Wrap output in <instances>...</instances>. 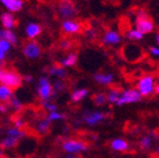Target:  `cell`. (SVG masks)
<instances>
[{
  "label": "cell",
  "mask_w": 159,
  "mask_h": 158,
  "mask_svg": "<svg viewBox=\"0 0 159 158\" xmlns=\"http://www.w3.org/2000/svg\"><path fill=\"white\" fill-rule=\"evenodd\" d=\"M135 26H136V30L139 31L142 35H147L154 31L155 29V23L152 19L149 17L144 10H139L136 15V19H135Z\"/></svg>",
  "instance_id": "1"
},
{
  "label": "cell",
  "mask_w": 159,
  "mask_h": 158,
  "mask_svg": "<svg viewBox=\"0 0 159 158\" xmlns=\"http://www.w3.org/2000/svg\"><path fill=\"white\" fill-rule=\"evenodd\" d=\"M0 83H2V85L9 87L10 90H16L21 86L22 79L16 72L8 71V70H0Z\"/></svg>",
  "instance_id": "2"
},
{
  "label": "cell",
  "mask_w": 159,
  "mask_h": 158,
  "mask_svg": "<svg viewBox=\"0 0 159 158\" xmlns=\"http://www.w3.org/2000/svg\"><path fill=\"white\" fill-rule=\"evenodd\" d=\"M87 144L82 141H76V139H67L62 144V148L65 153L70 154V155H74V154H79L85 151L87 149Z\"/></svg>",
  "instance_id": "3"
},
{
  "label": "cell",
  "mask_w": 159,
  "mask_h": 158,
  "mask_svg": "<svg viewBox=\"0 0 159 158\" xmlns=\"http://www.w3.org/2000/svg\"><path fill=\"white\" fill-rule=\"evenodd\" d=\"M142 94L139 93L138 90H127V91L123 92V94L119 96L118 101L116 102L118 106H122L124 104H129V103H136L142 100Z\"/></svg>",
  "instance_id": "4"
},
{
  "label": "cell",
  "mask_w": 159,
  "mask_h": 158,
  "mask_svg": "<svg viewBox=\"0 0 159 158\" xmlns=\"http://www.w3.org/2000/svg\"><path fill=\"white\" fill-rule=\"evenodd\" d=\"M138 91L142 94V96H148L155 91L154 86V77L150 75L142 77L138 82Z\"/></svg>",
  "instance_id": "5"
},
{
  "label": "cell",
  "mask_w": 159,
  "mask_h": 158,
  "mask_svg": "<svg viewBox=\"0 0 159 158\" xmlns=\"http://www.w3.org/2000/svg\"><path fill=\"white\" fill-rule=\"evenodd\" d=\"M59 11L63 18H73L77 13L72 0H61L59 3Z\"/></svg>",
  "instance_id": "6"
},
{
  "label": "cell",
  "mask_w": 159,
  "mask_h": 158,
  "mask_svg": "<svg viewBox=\"0 0 159 158\" xmlns=\"http://www.w3.org/2000/svg\"><path fill=\"white\" fill-rule=\"evenodd\" d=\"M23 53L27 58H30V59H35L40 55L41 53V50H40V47L38 44V42L35 41H30L28 42L27 44L23 48Z\"/></svg>",
  "instance_id": "7"
},
{
  "label": "cell",
  "mask_w": 159,
  "mask_h": 158,
  "mask_svg": "<svg viewBox=\"0 0 159 158\" xmlns=\"http://www.w3.org/2000/svg\"><path fill=\"white\" fill-rule=\"evenodd\" d=\"M39 94L43 100H48L51 96V94H52V86L50 85L49 81L45 77H42V79L40 80Z\"/></svg>",
  "instance_id": "8"
},
{
  "label": "cell",
  "mask_w": 159,
  "mask_h": 158,
  "mask_svg": "<svg viewBox=\"0 0 159 158\" xmlns=\"http://www.w3.org/2000/svg\"><path fill=\"white\" fill-rule=\"evenodd\" d=\"M105 116L104 114L101 112H94V113H85L83 116V121L85 123L89 124V125H95V124L99 123V122L104 121Z\"/></svg>",
  "instance_id": "9"
},
{
  "label": "cell",
  "mask_w": 159,
  "mask_h": 158,
  "mask_svg": "<svg viewBox=\"0 0 159 158\" xmlns=\"http://www.w3.org/2000/svg\"><path fill=\"white\" fill-rule=\"evenodd\" d=\"M111 147L114 149L115 151H128L129 145L125 139L123 138H115L111 143Z\"/></svg>",
  "instance_id": "10"
},
{
  "label": "cell",
  "mask_w": 159,
  "mask_h": 158,
  "mask_svg": "<svg viewBox=\"0 0 159 158\" xmlns=\"http://www.w3.org/2000/svg\"><path fill=\"white\" fill-rule=\"evenodd\" d=\"M120 40H122V38L117 32H115V31H107L105 33L103 41L106 44H117V43L120 42Z\"/></svg>",
  "instance_id": "11"
},
{
  "label": "cell",
  "mask_w": 159,
  "mask_h": 158,
  "mask_svg": "<svg viewBox=\"0 0 159 158\" xmlns=\"http://www.w3.org/2000/svg\"><path fill=\"white\" fill-rule=\"evenodd\" d=\"M62 29L64 30L66 33H76L81 29V26L80 23L75 22V21H71V20H67L64 21L62 25Z\"/></svg>",
  "instance_id": "12"
},
{
  "label": "cell",
  "mask_w": 159,
  "mask_h": 158,
  "mask_svg": "<svg viewBox=\"0 0 159 158\" xmlns=\"http://www.w3.org/2000/svg\"><path fill=\"white\" fill-rule=\"evenodd\" d=\"M1 2L11 11H19L22 8L21 0H1Z\"/></svg>",
  "instance_id": "13"
},
{
  "label": "cell",
  "mask_w": 159,
  "mask_h": 158,
  "mask_svg": "<svg viewBox=\"0 0 159 158\" xmlns=\"http://www.w3.org/2000/svg\"><path fill=\"white\" fill-rule=\"evenodd\" d=\"M0 40L7 41L8 43H11V44H17L16 35L11 31H8V30H0Z\"/></svg>",
  "instance_id": "14"
},
{
  "label": "cell",
  "mask_w": 159,
  "mask_h": 158,
  "mask_svg": "<svg viewBox=\"0 0 159 158\" xmlns=\"http://www.w3.org/2000/svg\"><path fill=\"white\" fill-rule=\"evenodd\" d=\"M94 80L99 84H104V85H107V84L112 83L113 81V75L109 74V73H97V74L94 75Z\"/></svg>",
  "instance_id": "15"
},
{
  "label": "cell",
  "mask_w": 159,
  "mask_h": 158,
  "mask_svg": "<svg viewBox=\"0 0 159 158\" xmlns=\"http://www.w3.org/2000/svg\"><path fill=\"white\" fill-rule=\"evenodd\" d=\"M1 21H2V25L5 26L6 28H12V27H16L17 25V21L16 19L13 18V16L11 13H2L1 16Z\"/></svg>",
  "instance_id": "16"
},
{
  "label": "cell",
  "mask_w": 159,
  "mask_h": 158,
  "mask_svg": "<svg viewBox=\"0 0 159 158\" xmlns=\"http://www.w3.org/2000/svg\"><path fill=\"white\" fill-rule=\"evenodd\" d=\"M18 144V139L16 138H12V137H6L5 139L0 142V148L2 149H10V148H13L16 147Z\"/></svg>",
  "instance_id": "17"
},
{
  "label": "cell",
  "mask_w": 159,
  "mask_h": 158,
  "mask_svg": "<svg viewBox=\"0 0 159 158\" xmlns=\"http://www.w3.org/2000/svg\"><path fill=\"white\" fill-rule=\"evenodd\" d=\"M12 97V91L5 85H0V101L8 102Z\"/></svg>",
  "instance_id": "18"
},
{
  "label": "cell",
  "mask_w": 159,
  "mask_h": 158,
  "mask_svg": "<svg viewBox=\"0 0 159 158\" xmlns=\"http://www.w3.org/2000/svg\"><path fill=\"white\" fill-rule=\"evenodd\" d=\"M41 32V28L39 25H35V23H31V25L28 26L27 28V35L30 38H34L38 35H40Z\"/></svg>",
  "instance_id": "19"
},
{
  "label": "cell",
  "mask_w": 159,
  "mask_h": 158,
  "mask_svg": "<svg viewBox=\"0 0 159 158\" xmlns=\"http://www.w3.org/2000/svg\"><path fill=\"white\" fill-rule=\"evenodd\" d=\"M50 129V121L49 119H42V121L38 122L37 124V131L40 134H47Z\"/></svg>",
  "instance_id": "20"
},
{
  "label": "cell",
  "mask_w": 159,
  "mask_h": 158,
  "mask_svg": "<svg viewBox=\"0 0 159 158\" xmlns=\"http://www.w3.org/2000/svg\"><path fill=\"white\" fill-rule=\"evenodd\" d=\"M89 91L86 89H82V90H77V91L73 92L72 96H71V100L72 102H80L81 100H83L85 96L87 95Z\"/></svg>",
  "instance_id": "21"
},
{
  "label": "cell",
  "mask_w": 159,
  "mask_h": 158,
  "mask_svg": "<svg viewBox=\"0 0 159 158\" xmlns=\"http://www.w3.org/2000/svg\"><path fill=\"white\" fill-rule=\"evenodd\" d=\"M7 135L9 137H12V138H16L19 141L20 138H22L23 136H25V133L23 131H21L20 128H9L7 132Z\"/></svg>",
  "instance_id": "22"
},
{
  "label": "cell",
  "mask_w": 159,
  "mask_h": 158,
  "mask_svg": "<svg viewBox=\"0 0 159 158\" xmlns=\"http://www.w3.org/2000/svg\"><path fill=\"white\" fill-rule=\"evenodd\" d=\"M76 61H77V55L75 53H71V54H69L63 60L62 64L65 65V67H73L76 63Z\"/></svg>",
  "instance_id": "23"
},
{
  "label": "cell",
  "mask_w": 159,
  "mask_h": 158,
  "mask_svg": "<svg viewBox=\"0 0 159 158\" xmlns=\"http://www.w3.org/2000/svg\"><path fill=\"white\" fill-rule=\"evenodd\" d=\"M93 102L96 105H104L107 102V95L104 93H97L93 96Z\"/></svg>",
  "instance_id": "24"
},
{
  "label": "cell",
  "mask_w": 159,
  "mask_h": 158,
  "mask_svg": "<svg viewBox=\"0 0 159 158\" xmlns=\"http://www.w3.org/2000/svg\"><path fill=\"white\" fill-rule=\"evenodd\" d=\"M50 74L52 75H57V77H60L61 79H63V77H65V71L63 67H59V65H54V67H52L51 69L49 70Z\"/></svg>",
  "instance_id": "25"
},
{
  "label": "cell",
  "mask_w": 159,
  "mask_h": 158,
  "mask_svg": "<svg viewBox=\"0 0 159 158\" xmlns=\"http://www.w3.org/2000/svg\"><path fill=\"white\" fill-rule=\"evenodd\" d=\"M119 96H120V94H119V92L117 91V90H112V91H109V93L107 94V102H109V103H116L117 101H118Z\"/></svg>",
  "instance_id": "26"
},
{
  "label": "cell",
  "mask_w": 159,
  "mask_h": 158,
  "mask_svg": "<svg viewBox=\"0 0 159 158\" xmlns=\"http://www.w3.org/2000/svg\"><path fill=\"white\" fill-rule=\"evenodd\" d=\"M139 145H140V148H142L143 151H147V149H149L152 147V138H150L149 136H144V137L140 139Z\"/></svg>",
  "instance_id": "27"
},
{
  "label": "cell",
  "mask_w": 159,
  "mask_h": 158,
  "mask_svg": "<svg viewBox=\"0 0 159 158\" xmlns=\"http://www.w3.org/2000/svg\"><path fill=\"white\" fill-rule=\"evenodd\" d=\"M126 37L128 38V39L130 40H142L143 37H144V35H142V33L139 32V31H137V30H129L128 32L126 33Z\"/></svg>",
  "instance_id": "28"
},
{
  "label": "cell",
  "mask_w": 159,
  "mask_h": 158,
  "mask_svg": "<svg viewBox=\"0 0 159 158\" xmlns=\"http://www.w3.org/2000/svg\"><path fill=\"white\" fill-rule=\"evenodd\" d=\"M9 50V43L7 41L0 40V61L5 59V53Z\"/></svg>",
  "instance_id": "29"
},
{
  "label": "cell",
  "mask_w": 159,
  "mask_h": 158,
  "mask_svg": "<svg viewBox=\"0 0 159 158\" xmlns=\"http://www.w3.org/2000/svg\"><path fill=\"white\" fill-rule=\"evenodd\" d=\"M62 118H64V115L57 113V112H50L49 117H48V119H49L50 122L51 121H57V119H62Z\"/></svg>",
  "instance_id": "30"
},
{
  "label": "cell",
  "mask_w": 159,
  "mask_h": 158,
  "mask_svg": "<svg viewBox=\"0 0 159 158\" xmlns=\"http://www.w3.org/2000/svg\"><path fill=\"white\" fill-rule=\"evenodd\" d=\"M60 45H61V48H62V49L67 50V49H70V48H71V42H69V41H62Z\"/></svg>",
  "instance_id": "31"
},
{
  "label": "cell",
  "mask_w": 159,
  "mask_h": 158,
  "mask_svg": "<svg viewBox=\"0 0 159 158\" xmlns=\"http://www.w3.org/2000/svg\"><path fill=\"white\" fill-rule=\"evenodd\" d=\"M149 50H150V52H152V54H154V55H159V49H158V48L152 47Z\"/></svg>",
  "instance_id": "32"
},
{
  "label": "cell",
  "mask_w": 159,
  "mask_h": 158,
  "mask_svg": "<svg viewBox=\"0 0 159 158\" xmlns=\"http://www.w3.org/2000/svg\"><path fill=\"white\" fill-rule=\"evenodd\" d=\"M55 89L57 90H63V87H64V84L62 83L61 81H57V83H55Z\"/></svg>",
  "instance_id": "33"
},
{
  "label": "cell",
  "mask_w": 159,
  "mask_h": 158,
  "mask_svg": "<svg viewBox=\"0 0 159 158\" xmlns=\"http://www.w3.org/2000/svg\"><path fill=\"white\" fill-rule=\"evenodd\" d=\"M7 111V107L3 104H0V112H6Z\"/></svg>",
  "instance_id": "34"
},
{
  "label": "cell",
  "mask_w": 159,
  "mask_h": 158,
  "mask_svg": "<svg viewBox=\"0 0 159 158\" xmlns=\"http://www.w3.org/2000/svg\"><path fill=\"white\" fill-rule=\"evenodd\" d=\"M156 42L159 44V32L157 33V35H156Z\"/></svg>",
  "instance_id": "35"
},
{
  "label": "cell",
  "mask_w": 159,
  "mask_h": 158,
  "mask_svg": "<svg viewBox=\"0 0 159 158\" xmlns=\"http://www.w3.org/2000/svg\"><path fill=\"white\" fill-rule=\"evenodd\" d=\"M156 92L159 94V84H158V85H157V86H156Z\"/></svg>",
  "instance_id": "36"
},
{
  "label": "cell",
  "mask_w": 159,
  "mask_h": 158,
  "mask_svg": "<svg viewBox=\"0 0 159 158\" xmlns=\"http://www.w3.org/2000/svg\"><path fill=\"white\" fill-rule=\"evenodd\" d=\"M66 158H74V157H73V156L72 155H70V154H69V156H67V157Z\"/></svg>",
  "instance_id": "37"
},
{
  "label": "cell",
  "mask_w": 159,
  "mask_h": 158,
  "mask_svg": "<svg viewBox=\"0 0 159 158\" xmlns=\"http://www.w3.org/2000/svg\"><path fill=\"white\" fill-rule=\"evenodd\" d=\"M2 156V151H1V148H0V157Z\"/></svg>",
  "instance_id": "38"
},
{
  "label": "cell",
  "mask_w": 159,
  "mask_h": 158,
  "mask_svg": "<svg viewBox=\"0 0 159 158\" xmlns=\"http://www.w3.org/2000/svg\"><path fill=\"white\" fill-rule=\"evenodd\" d=\"M79 158H82V157H79Z\"/></svg>",
  "instance_id": "39"
},
{
  "label": "cell",
  "mask_w": 159,
  "mask_h": 158,
  "mask_svg": "<svg viewBox=\"0 0 159 158\" xmlns=\"http://www.w3.org/2000/svg\"><path fill=\"white\" fill-rule=\"evenodd\" d=\"M0 65H1V63H0Z\"/></svg>",
  "instance_id": "40"
},
{
  "label": "cell",
  "mask_w": 159,
  "mask_h": 158,
  "mask_svg": "<svg viewBox=\"0 0 159 158\" xmlns=\"http://www.w3.org/2000/svg\"><path fill=\"white\" fill-rule=\"evenodd\" d=\"M85 1H86V0H85Z\"/></svg>",
  "instance_id": "41"
}]
</instances>
